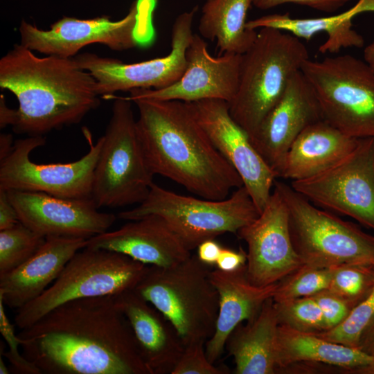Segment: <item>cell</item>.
<instances>
[{"label":"cell","mask_w":374,"mask_h":374,"mask_svg":"<svg viewBox=\"0 0 374 374\" xmlns=\"http://www.w3.org/2000/svg\"><path fill=\"white\" fill-rule=\"evenodd\" d=\"M18 336L42 374H150L114 296L65 303Z\"/></svg>","instance_id":"obj_1"},{"label":"cell","mask_w":374,"mask_h":374,"mask_svg":"<svg viewBox=\"0 0 374 374\" xmlns=\"http://www.w3.org/2000/svg\"><path fill=\"white\" fill-rule=\"evenodd\" d=\"M0 87L19 103L10 109L1 96V128L29 136L78 124L100 103L96 80L73 57H40L20 44L0 60Z\"/></svg>","instance_id":"obj_2"},{"label":"cell","mask_w":374,"mask_h":374,"mask_svg":"<svg viewBox=\"0 0 374 374\" xmlns=\"http://www.w3.org/2000/svg\"><path fill=\"white\" fill-rule=\"evenodd\" d=\"M136 128L152 172L199 197L220 200L243 186L234 168L215 148L188 105L139 98Z\"/></svg>","instance_id":"obj_3"},{"label":"cell","mask_w":374,"mask_h":374,"mask_svg":"<svg viewBox=\"0 0 374 374\" xmlns=\"http://www.w3.org/2000/svg\"><path fill=\"white\" fill-rule=\"evenodd\" d=\"M309 58L305 45L293 35L273 28L258 30L253 44L242 55L238 90L228 103L230 115L249 138Z\"/></svg>","instance_id":"obj_4"},{"label":"cell","mask_w":374,"mask_h":374,"mask_svg":"<svg viewBox=\"0 0 374 374\" xmlns=\"http://www.w3.org/2000/svg\"><path fill=\"white\" fill-rule=\"evenodd\" d=\"M211 271L191 255L169 267L149 266L134 290L171 322L185 346L206 341L215 332L218 314Z\"/></svg>","instance_id":"obj_5"},{"label":"cell","mask_w":374,"mask_h":374,"mask_svg":"<svg viewBox=\"0 0 374 374\" xmlns=\"http://www.w3.org/2000/svg\"><path fill=\"white\" fill-rule=\"evenodd\" d=\"M149 215L161 217L191 251L206 240L237 233L260 212L244 186L229 197L213 200L179 195L153 183L143 202L120 212L118 217L130 221Z\"/></svg>","instance_id":"obj_6"},{"label":"cell","mask_w":374,"mask_h":374,"mask_svg":"<svg viewBox=\"0 0 374 374\" xmlns=\"http://www.w3.org/2000/svg\"><path fill=\"white\" fill-rule=\"evenodd\" d=\"M115 100L94 170L91 198L98 208L143 202L154 175L148 164L136 128L132 101Z\"/></svg>","instance_id":"obj_7"},{"label":"cell","mask_w":374,"mask_h":374,"mask_svg":"<svg viewBox=\"0 0 374 374\" xmlns=\"http://www.w3.org/2000/svg\"><path fill=\"white\" fill-rule=\"evenodd\" d=\"M274 186L287 206L292 241L304 265L374 266V235L331 211L317 208L291 185L275 181Z\"/></svg>","instance_id":"obj_8"},{"label":"cell","mask_w":374,"mask_h":374,"mask_svg":"<svg viewBox=\"0 0 374 374\" xmlns=\"http://www.w3.org/2000/svg\"><path fill=\"white\" fill-rule=\"evenodd\" d=\"M148 267L126 255L86 247L71 258L46 290L17 310L15 325L21 330L26 328L73 300L115 296L134 290Z\"/></svg>","instance_id":"obj_9"},{"label":"cell","mask_w":374,"mask_h":374,"mask_svg":"<svg viewBox=\"0 0 374 374\" xmlns=\"http://www.w3.org/2000/svg\"><path fill=\"white\" fill-rule=\"evenodd\" d=\"M301 71L325 121L350 137L374 139V71L364 60L351 55L309 58Z\"/></svg>","instance_id":"obj_10"},{"label":"cell","mask_w":374,"mask_h":374,"mask_svg":"<svg viewBox=\"0 0 374 374\" xmlns=\"http://www.w3.org/2000/svg\"><path fill=\"white\" fill-rule=\"evenodd\" d=\"M157 0H136L128 14L119 21L108 17L79 19L64 17L42 30L22 21L20 44L46 55L73 57L91 44L98 43L112 50L124 51L152 42L154 31L152 13Z\"/></svg>","instance_id":"obj_11"},{"label":"cell","mask_w":374,"mask_h":374,"mask_svg":"<svg viewBox=\"0 0 374 374\" xmlns=\"http://www.w3.org/2000/svg\"><path fill=\"white\" fill-rule=\"evenodd\" d=\"M290 185L314 205L374 230V139H359L332 166Z\"/></svg>","instance_id":"obj_12"},{"label":"cell","mask_w":374,"mask_h":374,"mask_svg":"<svg viewBox=\"0 0 374 374\" xmlns=\"http://www.w3.org/2000/svg\"><path fill=\"white\" fill-rule=\"evenodd\" d=\"M88 152L70 163H37L31 152L46 143L43 136H28L14 143L11 153L0 161V188L46 193L67 199L91 198L94 170L103 143L85 135Z\"/></svg>","instance_id":"obj_13"},{"label":"cell","mask_w":374,"mask_h":374,"mask_svg":"<svg viewBox=\"0 0 374 374\" xmlns=\"http://www.w3.org/2000/svg\"><path fill=\"white\" fill-rule=\"evenodd\" d=\"M198 6L177 16L172 28L171 51L161 57L136 63L101 57L91 53L73 57L97 83L100 96L111 98L116 91L160 89L180 79L186 67V51L193 37V22Z\"/></svg>","instance_id":"obj_14"},{"label":"cell","mask_w":374,"mask_h":374,"mask_svg":"<svg viewBox=\"0 0 374 374\" xmlns=\"http://www.w3.org/2000/svg\"><path fill=\"white\" fill-rule=\"evenodd\" d=\"M187 103L213 145L239 174L260 213L271 194L277 174L233 119L228 102L206 99Z\"/></svg>","instance_id":"obj_15"},{"label":"cell","mask_w":374,"mask_h":374,"mask_svg":"<svg viewBox=\"0 0 374 374\" xmlns=\"http://www.w3.org/2000/svg\"><path fill=\"white\" fill-rule=\"evenodd\" d=\"M236 234L247 243V274L255 285L277 283L304 265L293 246L287 206L274 186L258 217Z\"/></svg>","instance_id":"obj_16"},{"label":"cell","mask_w":374,"mask_h":374,"mask_svg":"<svg viewBox=\"0 0 374 374\" xmlns=\"http://www.w3.org/2000/svg\"><path fill=\"white\" fill-rule=\"evenodd\" d=\"M186 59V70L176 82L160 89H133L127 98L186 103L219 99L229 103L234 98L239 84L242 55L226 53L213 57L203 37L193 34Z\"/></svg>","instance_id":"obj_17"},{"label":"cell","mask_w":374,"mask_h":374,"mask_svg":"<svg viewBox=\"0 0 374 374\" xmlns=\"http://www.w3.org/2000/svg\"><path fill=\"white\" fill-rule=\"evenodd\" d=\"M19 222L37 233L89 239L115 222L113 213L98 211L92 198L67 199L46 193L7 190Z\"/></svg>","instance_id":"obj_18"},{"label":"cell","mask_w":374,"mask_h":374,"mask_svg":"<svg viewBox=\"0 0 374 374\" xmlns=\"http://www.w3.org/2000/svg\"><path fill=\"white\" fill-rule=\"evenodd\" d=\"M321 120L315 93L300 70L290 79L283 96L250 140L279 177L294 141L306 127Z\"/></svg>","instance_id":"obj_19"},{"label":"cell","mask_w":374,"mask_h":374,"mask_svg":"<svg viewBox=\"0 0 374 374\" xmlns=\"http://www.w3.org/2000/svg\"><path fill=\"white\" fill-rule=\"evenodd\" d=\"M87 247L115 251L160 267L175 265L191 256L178 235L156 215L130 220L118 229L93 236Z\"/></svg>","instance_id":"obj_20"},{"label":"cell","mask_w":374,"mask_h":374,"mask_svg":"<svg viewBox=\"0 0 374 374\" xmlns=\"http://www.w3.org/2000/svg\"><path fill=\"white\" fill-rule=\"evenodd\" d=\"M114 298L150 374H171L185 346L171 322L134 290Z\"/></svg>","instance_id":"obj_21"},{"label":"cell","mask_w":374,"mask_h":374,"mask_svg":"<svg viewBox=\"0 0 374 374\" xmlns=\"http://www.w3.org/2000/svg\"><path fill=\"white\" fill-rule=\"evenodd\" d=\"M210 279L218 294V314L215 332L206 341L205 349L208 360L214 364L233 330L258 314L264 303L273 298L278 283L263 287L252 284L246 265L233 271L212 270Z\"/></svg>","instance_id":"obj_22"},{"label":"cell","mask_w":374,"mask_h":374,"mask_svg":"<svg viewBox=\"0 0 374 374\" xmlns=\"http://www.w3.org/2000/svg\"><path fill=\"white\" fill-rule=\"evenodd\" d=\"M88 239L50 236L40 249L16 269L0 274V298L18 310L39 296L59 276Z\"/></svg>","instance_id":"obj_23"},{"label":"cell","mask_w":374,"mask_h":374,"mask_svg":"<svg viewBox=\"0 0 374 374\" xmlns=\"http://www.w3.org/2000/svg\"><path fill=\"white\" fill-rule=\"evenodd\" d=\"M366 12H374V0H358L346 11L326 17L294 18L288 12L264 15L247 21L246 26L256 30L265 27L276 28L308 42L317 33H325L328 37L319 51L337 53L342 48L364 46L363 37L353 28V19Z\"/></svg>","instance_id":"obj_24"},{"label":"cell","mask_w":374,"mask_h":374,"mask_svg":"<svg viewBox=\"0 0 374 374\" xmlns=\"http://www.w3.org/2000/svg\"><path fill=\"white\" fill-rule=\"evenodd\" d=\"M359 139L346 135L324 120L314 123L291 145L279 177L294 181L316 175L350 153Z\"/></svg>","instance_id":"obj_25"},{"label":"cell","mask_w":374,"mask_h":374,"mask_svg":"<svg viewBox=\"0 0 374 374\" xmlns=\"http://www.w3.org/2000/svg\"><path fill=\"white\" fill-rule=\"evenodd\" d=\"M279 320L272 298L263 305L258 314L246 325L239 324L226 343L233 357L236 374L276 373V346Z\"/></svg>","instance_id":"obj_26"},{"label":"cell","mask_w":374,"mask_h":374,"mask_svg":"<svg viewBox=\"0 0 374 374\" xmlns=\"http://www.w3.org/2000/svg\"><path fill=\"white\" fill-rule=\"evenodd\" d=\"M326 364L352 373L355 369L374 364V357L357 348L328 341L279 325L276 346V373L298 364Z\"/></svg>","instance_id":"obj_27"},{"label":"cell","mask_w":374,"mask_h":374,"mask_svg":"<svg viewBox=\"0 0 374 374\" xmlns=\"http://www.w3.org/2000/svg\"><path fill=\"white\" fill-rule=\"evenodd\" d=\"M251 5L252 0H206L198 26L201 37L216 40L219 55L244 54L258 33V30L246 26Z\"/></svg>","instance_id":"obj_28"},{"label":"cell","mask_w":374,"mask_h":374,"mask_svg":"<svg viewBox=\"0 0 374 374\" xmlns=\"http://www.w3.org/2000/svg\"><path fill=\"white\" fill-rule=\"evenodd\" d=\"M45 240V237L21 222L0 230V274L9 272L28 260Z\"/></svg>","instance_id":"obj_29"},{"label":"cell","mask_w":374,"mask_h":374,"mask_svg":"<svg viewBox=\"0 0 374 374\" xmlns=\"http://www.w3.org/2000/svg\"><path fill=\"white\" fill-rule=\"evenodd\" d=\"M335 267L303 265L278 283L272 298L274 302L312 296L328 289Z\"/></svg>","instance_id":"obj_30"},{"label":"cell","mask_w":374,"mask_h":374,"mask_svg":"<svg viewBox=\"0 0 374 374\" xmlns=\"http://www.w3.org/2000/svg\"><path fill=\"white\" fill-rule=\"evenodd\" d=\"M274 305L281 325L310 334L326 330L322 312L312 296L274 302Z\"/></svg>","instance_id":"obj_31"},{"label":"cell","mask_w":374,"mask_h":374,"mask_svg":"<svg viewBox=\"0 0 374 374\" xmlns=\"http://www.w3.org/2000/svg\"><path fill=\"white\" fill-rule=\"evenodd\" d=\"M373 278V265H339L335 267L328 289L340 297L357 305L371 291Z\"/></svg>","instance_id":"obj_32"},{"label":"cell","mask_w":374,"mask_h":374,"mask_svg":"<svg viewBox=\"0 0 374 374\" xmlns=\"http://www.w3.org/2000/svg\"><path fill=\"white\" fill-rule=\"evenodd\" d=\"M374 317V278L370 293L350 312L338 326L315 335L328 341L357 348L361 332Z\"/></svg>","instance_id":"obj_33"},{"label":"cell","mask_w":374,"mask_h":374,"mask_svg":"<svg viewBox=\"0 0 374 374\" xmlns=\"http://www.w3.org/2000/svg\"><path fill=\"white\" fill-rule=\"evenodd\" d=\"M5 304L0 298V332L9 350L4 352L1 343L0 352L10 364L11 373L19 374H42L40 370L28 361L23 354H20L19 347L21 341L18 334L15 333V327L9 320L5 311Z\"/></svg>","instance_id":"obj_34"},{"label":"cell","mask_w":374,"mask_h":374,"mask_svg":"<svg viewBox=\"0 0 374 374\" xmlns=\"http://www.w3.org/2000/svg\"><path fill=\"white\" fill-rule=\"evenodd\" d=\"M206 341H199L184 346L171 374H226L229 371L215 366L206 355Z\"/></svg>","instance_id":"obj_35"},{"label":"cell","mask_w":374,"mask_h":374,"mask_svg":"<svg viewBox=\"0 0 374 374\" xmlns=\"http://www.w3.org/2000/svg\"><path fill=\"white\" fill-rule=\"evenodd\" d=\"M312 297L322 312L326 330L343 322L357 305L334 294L328 289L319 292Z\"/></svg>","instance_id":"obj_36"},{"label":"cell","mask_w":374,"mask_h":374,"mask_svg":"<svg viewBox=\"0 0 374 374\" xmlns=\"http://www.w3.org/2000/svg\"><path fill=\"white\" fill-rule=\"evenodd\" d=\"M350 0H252V5L259 10H266L286 3L307 6L324 12H334Z\"/></svg>","instance_id":"obj_37"},{"label":"cell","mask_w":374,"mask_h":374,"mask_svg":"<svg viewBox=\"0 0 374 374\" xmlns=\"http://www.w3.org/2000/svg\"><path fill=\"white\" fill-rule=\"evenodd\" d=\"M247 260V253L242 248L234 251L222 247L215 266L221 271H233L246 265Z\"/></svg>","instance_id":"obj_38"},{"label":"cell","mask_w":374,"mask_h":374,"mask_svg":"<svg viewBox=\"0 0 374 374\" xmlns=\"http://www.w3.org/2000/svg\"><path fill=\"white\" fill-rule=\"evenodd\" d=\"M19 222L17 213L7 190L0 188V230L8 229Z\"/></svg>","instance_id":"obj_39"},{"label":"cell","mask_w":374,"mask_h":374,"mask_svg":"<svg viewBox=\"0 0 374 374\" xmlns=\"http://www.w3.org/2000/svg\"><path fill=\"white\" fill-rule=\"evenodd\" d=\"M197 249L198 259L209 267L215 266L222 247L215 239H208L201 242Z\"/></svg>","instance_id":"obj_40"},{"label":"cell","mask_w":374,"mask_h":374,"mask_svg":"<svg viewBox=\"0 0 374 374\" xmlns=\"http://www.w3.org/2000/svg\"><path fill=\"white\" fill-rule=\"evenodd\" d=\"M357 348L374 357V317L361 332Z\"/></svg>","instance_id":"obj_41"},{"label":"cell","mask_w":374,"mask_h":374,"mask_svg":"<svg viewBox=\"0 0 374 374\" xmlns=\"http://www.w3.org/2000/svg\"><path fill=\"white\" fill-rule=\"evenodd\" d=\"M13 138L10 134L0 135V161L8 157L13 150Z\"/></svg>","instance_id":"obj_42"},{"label":"cell","mask_w":374,"mask_h":374,"mask_svg":"<svg viewBox=\"0 0 374 374\" xmlns=\"http://www.w3.org/2000/svg\"><path fill=\"white\" fill-rule=\"evenodd\" d=\"M364 60L374 71V41L364 48Z\"/></svg>","instance_id":"obj_43"},{"label":"cell","mask_w":374,"mask_h":374,"mask_svg":"<svg viewBox=\"0 0 374 374\" xmlns=\"http://www.w3.org/2000/svg\"><path fill=\"white\" fill-rule=\"evenodd\" d=\"M11 371L6 366L4 360L2 359V355H0V373L1 374H9Z\"/></svg>","instance_id":"obj_44"},{"label":"cell","mask_w":374,"mask_h":374,"mask_svg":"<svg viewBox=\"0 0 374 374\" xmlns=\"http://www.w3.org/2000/svg\"></svg>","instance_id":"obj_45"}]
</instances>
